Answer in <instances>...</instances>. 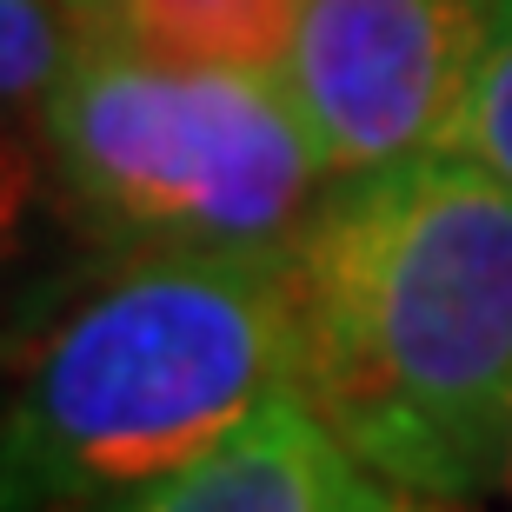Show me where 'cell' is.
Returning a JSON list of instances; mask_svg holds the SVG:
<instances>
[{
  "mask_svg": "<svg viewBox=\"0 0 512 512\" xmlns=\"http://www.w3.org/2000/svg\"><path fill=\"white\" fill-rule=\"evenodd\" d=\"M293 399L366 473L486 499L512 466V187L433 147L340 173L286 253Z\"/></svg>",
  "mask_w": 512,
  "mask_h": 512,
  "instance_id": "obj_1",
  "label": "cell"
},
{
  "mask_svg": "<svg viewBox=\"0 0 512 512\" xmlns=\"http://www.w3.org/2000/svg\"><path fill=\"white\" fill-rule=\"evenodd\" d=\"M300 313L286 253H127L14 353L0 512L167 479L293 393Z\"/></svg>",
  "mask_w": 512,
  "mask_h": 512,
  "instance_id": "obj_2",
  "label": "cell"
},
{
  "mask_svg": "<svg viewBox=\"0 0 512 512\" xmlns=\"http://www.w3.org/2000/svg\"><path fill=\"white\" fill-rule=\"evenodd\" d=\"M34 120L74 220L114 253H293L333 180L280 74L153 60L107 14Z\"/></svg>",
  "mask_w": 512,
  "mask_h": 512,
  "instance_id": "obj_3",
  "label": "cell"
},
{
  "mask_svg": "<svg viewBox=\"0 0 512 512\" xmlns=\"http://www.w3.org/2000/svg\"><path fill=\"white\" fill-rule=\"evenodd\" d=\"M499 0H300L280 60L333 180L453 147Z\"/></svg>",
  "mask_w": 512,
  "mask_h": 512,
  "instance_id": "obj_4",
  "label": "cell"
},
{
  "mask_svg": "<svg viewBox=\"0 0 512 512\" xmlns=\"http://www.w3.org/2000/svg\"><path fill=\"white\" fill-rule=\"evenodd\" d=\"M333 466H340L333 433L293 393H280L180 473L54 512H326Z\"/></svg>",
  "mask_w": 512,
  "mask_h": 512,
  "instance_id": "obj_5",
  "label": "cell"
},
{
  "mask_svg": "<svg viewBox=\"0 0 512 512\" xmlns=\"http://www.w3.org/2000/svg\"><path fill=\"white\" fill-rule=\"evenodd\" d=\"M100 14L153 60L280 74L300 27V0H107Z\"/></svg>",
  "mask_w": 512,
  "mask_h": 512,
  "instance_id": "obj_6",
  "label": "cell"
},
{
  "mask_svg": "<svg viewBox=\"0 0 512 512\" xmlns=\"http://www.w3.org/2000/svg\"><path fill=\"white\" fill-rule=\"evenodd\" d=\"M60 200L40 173V153L0 120V346L7 353L34 340V326H27L34 313L47 320L60 306Z\"/></svg>",
  "mask_w": 512,
  "mask_h": 512,
  "instance_id": "obj_7",
  "label": "cell"
},
{
  "mask_svg": "<svg viewBox=\"0 0 512 512\" xmlns=\"http://www.w3.org/2000/svg\"><path fill=\"white\" fill-rule=\"evenodd\" d=\"M87 7L74 0H0V114H40L74 67Z\"/></svg>",
  "mask_w": 512,
  "mask_h": 512,
  "instance_id": "obj_8",
  "label": "cell"
},
{
  "mask_svg": "<svg viewBox=\"0 0 512 512\" xmlns=\"http://www.w3.org/2000/svg\"><path fill=\"white\" fill-rule=\"evenodd\" d=\"M453 147L473 153L479 167H493L512 187V0L493 7V27H486L473 87H466V107H459V127H453Z\"/></svg>",
  "mask_w": 512,
  "mask_h": 512,
  "instance_id": "obj_9",
  "label": "cell"
},
{
  "mask_svg": "<svg viewBox=\"0 0 512 512\" xmlns=\"http://www.w3.org/2000/svg\"><path fill=\"white\" fill-rule=\"evenodd\" d=\"M326 512H473L466 499H446V493H419V486H399V479L366 473L360 459L333 466V493H326Z\"/></svg>",
  "mask_w": 512,
  "mask_h": 512,
  "instance_id": "obj_10",
  "label": "cell"
},
{
  "mask_svg": "<svg viewBox=\"0 0 512 512\" xmlns=\"http://www.w3.org/2000/svg\"><path fill=\"white\" fill-rule=\"evenodd\" d=\"M7 380H14V353L0 346V406H7Z\"/></svg>",
  "mask_w": 512,
  "mask_h": 512,
  "instance_id": "obj_11",
  "label": "cell"
},
{
  "mask_svg": "<svg viewBox=\"0 0 512 512\" xmlns=\"http://www.w3.org/2000/svg\"><path fill=\"white\" fill-rule=\"evenodd\" d=\"M74 7H87V14H100V7H107V0H74Z\"/></svg>",
  "mask_w": 512,
  "mask_h": 512,
  "instance_id": "obj_12",
  "label": "cell"
},
{
  "mask_svg": "<svg viewBox=\"0 0 512 512\" xmlns=\"http://www.w3.org/2000/svg\"><path fill=\"white\" fill-rule=\"evenodd\" d=\"M506 486H512V466H506Z\"/></svg>",
  "mask_w": 512,
  "mask_h": 512,
  "instance_id": "obj_13",
  "label": "cell"
}]
</instances>
